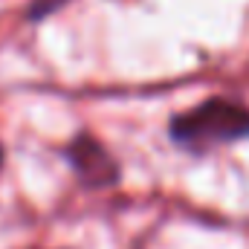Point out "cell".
<instances>
[{
	"label": "cell",
	"mask_w": 249,
	"mask_h": 249,
	"mask_svg": "<svg viewBox=\"0 0 249 249\" xmlns=\"http://www.w3.org/2000/svg\"><path fill=\"white\" fill-rule=\"evenodd\" d=\"M0 168H3V148H0Z\"/></svg>",
	"instance_id": "obj_4"
},
{
	"label": "cell",
	"mask_w": 249,
	"mask_h": 249,
	"mask_svg": "<svg viewBox=\"0 0 249 249\" xmlns=\"http://www.w3.org/2000/svg\"><path fill=\"white\" fill-rule=\"evenodd\" d=\"M64 157L70 160L75 177L87 188H107L119 180V162L113 160V154L96 142L90 133H78L67 148Z\"/></svg>",
	"instance_id": "obj_2"
},
{
	"label": "cell",
	"mask_w": 249,
	"mask_h": 249,
	"mask_svg": "<svg viewBox=\"0 0 249 249\" xmlns=\"http://www.w3.org/2000/svg\"><path fill=\"white\" fill-rule=\"evenodd\" d=\"M168 136L191 154H209L220 145L249 139V107L235 99H206L177 113L168 122Z\"/></svg>",
	"instance_id": "obj_1"
},
{
	"label": "cell",
	"mask_w": 249,
	"mask_h": 249,
	"mask_svg": "<svg viewBox=\"0 0 249 249\" xmlns=\"http://www.w3.org/2000/svg\"><path fill=\"white\" fill-rule=\"evenodd\" d=\"M67 0H29V9H26V18L29 20H41L53 12H58Z\"/></svg>",
	"instance_id": "obj_3"
}]
</instances>
